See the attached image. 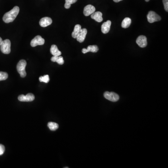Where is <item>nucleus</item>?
<instances>
[{
    "label": "nucleus",
    "instance_id": "4468645a",
    "mask_svg": "<svg viewBox=\"0 0 168 168\" xmlns=\"http://www.w3.org/2000/svg\"><path fill=\"white\" fill-rule=\"evenodd\" d=\"M91 17L92 19L99 23H100L103 21L102 14L99 11L94 12L92 15H91Z\"/></svg>",
    "mask_w": 168,
    "mask_h": 168
},
{
    "label": "nucleus",
    "instance_id": "dca6fc26",
    "mask_svg": "<svg viewBox=\"0 0 168 168\" xmlns=\"http://www.w3.org/2000/svg\"><path fill=\"white\" fill-rule=\"evenodd\" d=\"M50 53L53 56H60L61 55V52H60L56 45H52L50 48Z\"/></svg>",
    "mask_w": 168,
    "mask_h": 168
},
{
    "label": "nucleus",
    "instance_id": "39448f33",
    "mask_svg": "<svg viewBox=\"0 0 168 168\" xmlns=\"http://www.w3.org/2000/svg\"><path fill=\"white\" fill-rule=\"evenodd\" d=\"M104 96L106 99L111 101L116 102L119 99V96L113 92H106L104 93Z\"/></svg>",
    "mask_w": 168,
    "mask_h": 168
},
{
    "label": "nucleus",
    "instance_id": "b1692460",
    "mask_svg": "<svg viewBox=\"0 0 168 168\" xmlns=\"http://www.w3.org/2000/svg\"><path fill=\"white\" fill-rule=\"evenodd\" d=\"M164 9L166 11H168V0H163Z\"/></svg>",
    "mask_w": 168,
    "mask_h": 168
},
{
    "label": "nucleus",
    "instance_id": "9b49d317",
    "mask_svg": "<svg viewBox=\"0 0 168 168\" xmlns=\"http://www.w3.org/2000/svg\"><path fill=\"white\" fill-rule=\"evenodd\" d=\"M87 30L85 28L81 29L80 32L77 37L76 39L79 43H82L85 39V36H87Z\"/></svg>",
    "mask_w": 168,
    "mask_h": 168
},
{
    "label": "nucleus",
    "instance_id": "aec40b11",
    "mask_svg": "<svg viewBox=\"0 0 168 168\" xmlns=\"http://www.w3.org/2000/svg\"><path fill=\"white\" fill-rule=\"evenodd\" d=\"M78 0H65V9H68L71 7V4H73L76 3Z\"/></svg>",
    "mask_w": 168,
    "mask_h": 168
},
{
    "label": "nucleus",
    "instance_id": "6e6552de",
    "mask_svg": "<svg viewBox=\"0 0 168 168\" xmlns=\"http://www.w3.org/2000/svg\"><path fill=\"white\" fill-rule=\"evenodd\" d=\"M137 44L141 48H144L147 46V38L145 36L140 35L138 36L136 40Z\"/></svg>",
    "mask_w": 168,
    "mask_h": 168
},
{
    "label": "nucleus",
    "instance_id": "f8f14e48",
    "mask_svg": "<svg viewBox=\"0 0 168 168\" xmlns=\"http://www.w3.org/2000/svg\"><path fill=\"white\" fill-rule=\"evenodd\" d=\"M111 22L110 20L107 21L106 22L103 23L101 25V32L104 34H107L109 32L110 29Z\"/></svg>",
    "mask_w": 168,
    "mask_h": 168
},
{
    "label": "nucleus",
    "instance_id": "a878e982",
    "mask_svg": "<svg viewBox=\"0 0 168 168\" xmlns=\"http://www.w3.org/2000/svg\"><path fill=\"white\" fill-rule=\"evenodd\" d=\"M2 42H3V39L1 38V37H0V45L1 44V43H2Z\"/></svg>",
    "mask_w": 168,
    "mask_h": 168
},
{
    "label": "nucleus",
    "instance_id": "f257e3e1",
    "mask_svg": "<svg viewBox=\"0 0 168 168\" xmlns=\"http://www.w3.org/2000/svg\"><path fill=\"white\" fill-rule=\"evenodd\" d=\"M19 10L20 9L18 7H15L10 11L4 14L3 17V21L7 24L11 23L14 21V20L16 18V16H17Z\"/></svg>",
    "mask_w": 168,
    "mask_h": 168
},
{
    "label": "nucleus",
    "instance_id": "20e7f679",
    "mask_svg": "<svg viewBox=\"0 0 168 168\" xmlns=\"http://www.w3.org/2000/svg\"><path fill=\"white\" fill-rule=\"evenodd\" d=\"M147 19L149 23H153L159 21L161 20V17L153 11H150L147 15Z\"/></svg>",
    "mask_w": 168,
    "mask_h": 168
},
{
    "label": "nucleus",
    "instance_id": "ddd939ff",
    "mask_svg": "<svg viewBox=\"0 0 168 168\" xmlns=\"http://www.w3.org/2000/svg\"><path fill=\"white\" fill-rule=\"evenodd\" d=\"M99 48L96 45H89L87 49L83 48L82 50V52L84 54H85L88 52H92L95 53L98 52Z\"/></svg>",
    "mask_w": 168,
    "mask_h": 168
},
{
    "label": "nucleus",
    "instance_id": "5701e85b",
    "mask_svg": "<svg viewBox=\"0 0 168 168\" xmlns=\"http://www.w3.org/2000/svg\"><path fill=\"white\" fill-rule=\"evenodd\" d=\"M5 148L4 145L0 144V156L3 155L5 152Z\"/></svg>",
    "mask_w": 168,
    "mask_h": 168
},
{
    "label": "nucleus",
    "instance_id": "0eeeda50",
    "mask_svg": "<svg viewBox=\"0 0 168 168\" xmlns=\"http://www.w3.org/2000/svg\"><path fill=\"white\" fill-rule=\"evenodd\" d=\"M18 100L22 102H31L35 99V96L32 93H28L26 95L23 94L18 97Z\"/></svg>",
    "mask_w": 168,
    "mask_h": 168
},
{
    "label": "nucleus",
    "instance_id": "2eb2a0df",
    "mask_svg": "<svg viewBox=\"0 0 168 168\" xmlns=\"http://www.w3.org/2000/svg\"><path fill=\"white\" fill-rule=\"evenodd\" d=\"M51 61L53 62H56L60 65H62L64 63V60L63 57L60 56H53L51 58Z\"/></svg>",
    "mask_w": 168,
    "mask_h": 168
},
{
    "label": "nucleus",
    "instance_id": "7ed1b4c3",
    "mask_svg": "<svg viewBox=\"0 0 168 168\" xmlns=\"http://www.w3.org/2000/svg\"><path fill=\"white\" fill-rule=\"evenodd\" d=\"M11 42L9 39L3 41L0 45V49L1 52L4 54H9L11 52Z\"/></svg>",
    "mask_w": 168,
    "mask_h": 168
},
{
    "label": "nucleus",
    "instance_id": "f03ea898",
    "mask_svg": "<svg viewBox=\"0 0 168 168\" xmlns=\"http://www.w3.org/2000/svg\"><path fill=\"white\" fill-rule=\"evenodd\" d=\"M26 65L27 62L25 60H21L16 67L17 72L22 78H24L26 76V72L25 71V67Z\"/></svg>",
    "mask_w": 168,
    "mask_h": 168
},
{
    "label": "nucleus",
    "instance_id": "423d86ee",
    "mask_svg": "<svg viewBox=\"0 0 168 168\" xmlns=\"http://www.w3.org/2000/svg\"><path fill=\"white\" fill-rule=\"evenodd\" d=\"M45 43V40L40 36H37L34 38L30 42V45L33 47L38 45H42Z\"/></svg>",
    "mask_w": 168,
    "mask_h": 168
},
{
    "label": "nucleus",
    "instance_id": "f3484780",
    "mask_svg": "<svg viewBox=\"0 0 168 168\" xmlns=\"http://www.w3.org/2000/svg\"><path fill=\"white\" fill-rule=\"evenodd\" d=\"M81 29V26L79 24H77L74 27V30L72 33V36L73 38H76L80 32V30Z\"/></svg>",
    "mask_w": 168,
    "mask_h": 168
},
{
    "label": "nucleus",
    "instance_id": "4be33fe9",
    "mask_svg": "<svg viewBox=\"0 0 168 168\" xmlns=\"http://www.w3.org/2000/svg\"><path fill=\"white\" fill-rule=\"evenodd\" d=\"M8 74L5 72H0V81H3L7 79Z\"/></svg>",
    "mask_w": 168,
    "mask_h": 168
},
{
    "label": "nucleus",
    "instance_id": "bb28decb",
    "mask_svg": "<svg viewBox=\"0 0 168 168\" xmlns=\"http://www.w3.org/2000/svg\"><path fill=\"white\" fill-rule=\"evenodd\" d=\"M145 1H146V2H148V1H149V0H145Z\"/></svg>",
    "mask_w": 168,
    "mask_h": 168
},
{
    "label": "nucleus",
    "instance_id": "1a4fd4ad",
    "mask_svg": "<svg viewBox=\"0 0 168 168\" xmlns=\"http://www.w3.org/2000/svg\"><path fill=\"white\" fill-rule=\"evenodd\" d=\"M95 8L93 5H87L84 8L83 13L85 16H88L95 12Z\"/></svg>",
    "mask_w": 168,
    "mask_h": 168
},
{
    "label": "nucleus",
    "instance_id": "9d476101",
    "mask_svg": "<svg viewBox=\"0 0 168 168\" xmlns=\"http://www.w3.org/2000/svg\"><path fill=\"white\" fill-rule=\"evenodd\" d=\"M52 23V20L49 17H44L42 18L39 22V24L42 27H46L50 25Z\"/></svg>",
    "mask_w": 168,
    "mask_h": 168
},
{
    "label": "nucleus",
    "instance_id": "393cba45",
    "mask_svg": "<svg viewBox=\"0 0 168 168\" xmlns=\"http://www.w3.org/2000/svg\"><path fill=\"white\" fill-rule=\"evenodd\" d=\"M114 2H116V3H119L120 1H122V0H113Z\"/></svg>",
    "mask_w": 168,
    "mask_h": 168
},
{
    "label": "nucleus",
    "instance_id": "6ab92c4d",
    "mask_svg": "<svg viewBox=\"0 0 168 168\" xmlns=\"http://www.w3.org/2000/svg\"><path fill=\"white\" fill-rule=\"evenodd\" d=\"M48 126L50 130L55 131L58 128V125L55 122H50L48 124Z\"/></svg>",
    "mask_w": 168,
    "mask_h": 168
},
{
    "label": "nucleus",
    "instance_id": "412c9836",
    "mask_svg": "<svg viewBox=\"0 0 168 168\" xmlns=\"http://www.w3.org/2000/svg\"><path fill=\"white\" fill-rule=\"evenodd\" d=\"M39 81L40 82H43L45 83H47L50 81V78L48 75H45L44 76H41L39 77Z\"/></svg>",
    "mask_w": 168,
    "mask_h": 168
},
{
    "label": "nucleus",
    "instance_id": "a211bd4d",
    "mask_svg": "<svg viewBox=\"0 0 168 168\" xmlns=\"http://www.w3.org/2000/svg\"><path fill=\"white\" fill-rule=\"evenodd\" d=\"M131 24V20L129 17H126L124 18L123 21L122 22V27L123 28H128L130 26Z\"/></svg>",
    "mask_w": 168,
    "mask_h": 168
}]
</instances>
